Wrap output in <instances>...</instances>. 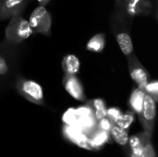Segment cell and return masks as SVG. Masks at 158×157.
<instances>
[{
    "label": "cell",
    "instance_id": "obj_1",
    "mask_svg": "<svg viewBox=\"0 0 158 157\" xmlns=\"http://www.w3.org/2000/svg\"><path fill=\"white\" fill-rule=\"evenodd\" d=\"M33 33L29 21L23 19L19 14L10 18V21L7 24L5 36L8 43L16 44L28 39Z\"/></svg>",
    "mask_w": 158,
    "mask_h": 157
},
{
    "label": "cell",
    "instance_id": "obj_2",
    "mask_svg": "<svg viewBox=\"0 0 158 157\" xmlns=\"http://www.w3.org/2000/svg\"><path fill=\"white\" fill-rule=\"evenodd\" d=\"M16 89L19 93L29 102L44 105V96L42 86L34 81L19 78L16 82Z\"/></svg>",
    "mask_w": 158,
    "mask_h": 157
},
{
    "label": "cell",
    "instance_id": "obj_3",
    "mask_svg": "<svg viewBox=\"0 0 158 157\" xmlns=\"http://www.w3.org/2000/svg\"><path fill=\"white\" fill-rule=\"evenodd\" d=\"M29 24L33 32L41 33L45 36L51 35L52 18L48 10L44 6H40L32 11Z\"/></svg>",
    "mask_w": 158,
    "mask_h": 157
},
{
    "label": "cell",
    "instance_id": "obj_4",
    "mask_svg": "<svg viewBox=\"0 0 158 157\" xmlns=\"http://www.w3.org/2000/svg\"><path fill=\"white\" fill-rule=\"evenodd\" d=\"M156 102L153 99L152 96L145 93L143 109L139 119L143 125V132L152 136L155 121H156Z\"/></svg>",
    "mask_w": 158,
    "mask_h": 157
},
{
    "label": "cell",
    "instance_id": "obj_5",
    "mask_svg": "<svg viewBox=\"0 0 158 157\" xmlns=\"http://www.w3.org/2000/svg\"><path fill=\"white\" fill-rule=\"evenodd\" d=\"M129 71L131 79L137 84L138 88L143 90L145 85L150 80V75L144 67L138 61L137 57L132 54L128 57Z\"/></svg>",
    "mask_w": 158,
    "mask_h": 157
},
{
    "label": "cell",
    "instance_id": "obj_6",
    "mask_svg": "<svg viewBox=\"0 0 158 157\" xmlns=\"http://www.w3.org/2000/svg\"><path fill=\"white\" fill-rule=\"evenodd\" d=\"M63 85L67 93L71 97L81 102L85 101L86 97H85L83 86L81 81L75 75L65 74L63 78Z\"/></svg>",
    "mask_w": 158,
    "mask_h": 157
},
{
    "label": "cell",
    "instance_id": "obj_7",
    "mask_svg": "<svg viewBox=\"0 0 158 157\" xmlns=\"http://www.w3.org/2000/svg\"><path fill=\"white\" fill-rule=\"evenodd\" d=\"M62 133H63L64 138L67 139L69 142L83 149L91 150L89 146V143H88V136L77 127L64 124V127L62 129Z\"/></svg>",
    "mask_w": 158,
    "mask_h": 157
},
{
    "label": "cell",
    "instance_id": "obj_8",
    "mask_svg": "<svg viewBox=\"0 0 158 157\" xmlns=\"http://www.w3.org/2000/svg\"><path fill=\"white\" fill-rule=\"evenodd\" d=\"M25 0H1L0 1V19H9L20 14L25 6Z\"/></svg>",
    "mask_w": 158,
    "mask_h": 157
},
{
    "label": "cell",
    "instance_id": "obj_9",
    "mask_svg": "<svg viewBox=\"0 0 158 157\" xmlns=\"http://www.w3.org/2000/svg\"><path fill=\"white\" fill-rule=\"evenodd\" d=\"M151 9L152 4L150 0H129L126 4L127 13L131 17L148 14Z\"/></svg>",
    "mask_w": 158,
    "mask_h": 157
},
{
    "label": "cell",
    "instance_id": "obj_10",
    "mask_svg": "<svg viewBox=\"0 0 158 157\" xmlns=\"http://www.w3.org/2000/svg\"><path fill=\"white\" fill-rule=\"evenodd\" d=\"M111 137L110 132L105 131L99 129H95L89 136H88V143L91 150H99L105 144L109 143Z\"/></svg>",
    "mask_w": 158,
    "mask_h": 157
},
{
    "label": "cell",
    "instance_id": "obj_11",
    "mask_svg": "<svg viewBox=\"0 0 158 157\" xmlns=\"http://www.w3.org/2000/svg\"><path fill=\"white\" fill-rule=\"evenodd\" d=\"M62 69L65 72V74H69V75H76L81 68V63L79 58L74 56V55H67L64 56L62 63Z\"/></svg>",
    "mask_w": 158,
    "mask_h": 157
},
{
    "label": "cell",
    "instance_id": "obj_12",
    "mask_svg": "<svg viewBox=\"0 0 158 157\" xmlns=\"http://www.w3.org/2000/svg\"><path fill=\"white\" fill-rule=\"evenodd\" d=\"M145 96V92L140 88H137L132 91L131 97H130V106L134 114H137L138 117H140L142 109H143V100Z\"/></svg>",
    "mask_w": 158,
    "mask_h": 157
},
{
    "label": "cell",
    "instance_id": "obj_13",
    "mask_svg": "<svg viewBox=\"0 0 158 157\" xmlns=\"http://www.w3.org/2000/svg\"><path fill=\"white\" fill-rule=\"evenodd\" d=\"M117 41H118L120 50L126 56L129 57L130 56L132 55L133 44H132L131 38L129 33L124 32V31H120L117 33Z\"/></svg>",
    "mask_w": 158,
    "mask_h": 157
},
{
    "label": "cell",
    "instance_id": "obj_14",
    "mask_svg": "<svg viewBox=\"0 0 158 157\" xmlns=\"http://www.w3.org/2000/svg\"><path fill=\"white\" fill-rule=\"evenodd\" d=\"M106 45V37L103 33H98L93 36L88 43H87V50L94 53H100L104 50Z\"/></svg>",
    "mask_w": 158,
    "mask_h": 157
},
{
    "label": "cell",
    "instance_id": "obj_15",
    "mask_svg": "<svg viewBox=\"0 0 158 157\" xmlns=\"http://www.w3.org/2000/svg\"><path fill=\"white\" fill-rule=\"evenodd\" d=\"M110 137L119 145L126 146L129 143V135L126 130H123L116 124L110 130Z\"/></svg>",
    "mask_w": 158,
    "mask_h": 157
},
{
    "label": "cell",
    "instance_id": "obj_16",
    "mask_svg": "<svg viewBox=\"0 0 158 157\" xmlns=\"http://www.w3.org/2000/svg\"><path fill=\"white\" fill-rule=\"evenodd\" d=\"M134 121V113L132 111H128L125 114H121V116L115 121V124L123 130H128L131 125Z\"/></svg>",
    "mask_w": 158,
    "mask_h": 157
},
{
    "label": "cell",
    "instance_id": "obj_17",
    "mask_svg": "<svg viewBox=\"0 0 158 157\" xmlns=\"http://www.w3.org/2000/svg\"><path fill=\"white\" fill-rule=\"evenodd\" d=\"M143 157H156V151L152 143V136L143 132Z\"/></svg>",
    "mask_w": 158,
    "mask_h": 157
},
{
    "label": "cell",
    "instance_id": "obj_18",
    "mask_svg": "<svg viewBox=\"0 0 158 157\" xmlns=\"http://www.w3.org/2000/svg\"><path fill=\"white\" fill-rule=\"evenodd\" d=\"M78 116L76 113V108H69L62 116V121L65 125H70L75 126L78 121Z\"/></svg>",
    "mask_w": 158,
    "mask_h": 157
},
{
    "label": "cell",
    "instance_id": "obj_19",
    "mask_svg": "<svg viewBox=\"0 0 158 157\" xmlns=\"http://www.w3.org/2000/svg\"><path fill=\"white\" fill-rule=\"evenodd\" d=\"M143 91L145 93L149 94L150 96L153 97V99L157 102L158 100V81H148L145 87L143 88Z\"/></svg>",
    "mask_w": 158,
    "mask_h": 157
},
{
    "label": "cell",
    "instance_id": "obj_20",
    "mask_svg": "<svg viewBox=\"0 0 158 157\" xmlns=\"http://www.w3.org/2000/svg\"><path fill=\"white\" fill-rule=\"evenodd\" d=\"M114 125H115V122H113L107 117H105L102 119L97 121V129L105 130V131H108V132H110Z\"/></svg>",
    "mask_w": 158,
    "mask_h": 157
},
{
    "label": "cell",
    "instance_id": "obj_21",
    "mask_svg": "<svg viewBox=\"0 0 158 157\" xmlns=\"http://www.w3.org/2000/svg\"><path fill=\"white\" fill-rule=\"evenodd\" d=\"M76 113L78 118H86V117L94 116V110L88 104L76 108Z\"/></svg>",
    "mask_w": 158,
    "mask_h": 157
},
{
    "label": "cell",
    "instance_id": "obj_22",
    "mask_svg": "<svg viewBox=\"0 0 158 157\" xmlns=\"http://www.w3.org/2000/svg\"><path fill=\"white\" fill-rule=\"evenodd\" d=\"M121 114H122L121 110L118 107H110L106 109V117L109 119H111L113 122H115L121 116Z\"/></svg>",
    "mask_w": 158,
    "mask_h": 157
},
{
    "label": "cell",
    "instance_id": "obj_23",
    "mask_svg": "<svg viewBox=\"0 0 158 157\" xmlns=\"http://www.w3.org/2000/svg\"><path fill=\"white\" fill-rule=\"evenodd\" d=\"M87 104L93 108V110H97V109H101V108H106V103L103 99L101 98H96L91 101H88Z\"/></svg>",
    "mask_w": 158,
    "mask_h": 157
},
{
    "label": "cell",
    "instance_id": "obj_24",
    "mask_svg": "<svg viewBox=\"0 0 158 157\" xmlns=\"http://www.w3.org/2000/svg\"><path fill=\"white\" fill-rule=\"evenodd\" d=\"M8 69H9V67H8L6 59L3 56L0 55V76L6 74L8 72Z\"/></svg>",
    "mask_w": 158,
    "mask_h": 157
},
{
    "label": "cell",
    "instance_id": "obj_25",
    "mask_svg": "<svg viewBox=\"0 0 158 157\" xmlns=\"http://www.w3.org/2000/svg\"><path fill=\"white\" fill-rule=\"evenodd\" d=\"M37 1H38V3H39L41 6H44L45 5H47V4L49 3L51 0H37Z\"/></svg>",
    "mask_w": 158,
    "mask_h": 157
},
{
    "label": "cell",
    "instance_id": "obj_26",
    "mask_svg": "<svg viewBox=\"0 0 158 157\" xmlns=\"http://www.w3.org/2000/svg\"><path fill=\"white\" fill-rule=\"evenodd\" d=\"M115 1H116V4H117V6H118V5L121 3V1H120V0H115Z\"/></svg>",
    "mask_w": 158,
    "mask_h": 157
},
{
    "label": "cell",
    "instance_id": "obj_27",
    "mask_svg": "<svg viewBox=\"0 0 158 157\" xmlns=\"http://www.w3.org/2000/svg\"><path fill=\"white\" fill-rule=\"evenodd\" d=\"M128 1H129V0H123V3H124V4H125V5H126V4H127V2H128Z\"/></svg>",
    "mask_w": 158,
    "mask_h": 157
},
{
    "label": "cell",
    "instance_id": "obj_28",
    "mask_svg": "<svg viewBox=\"0 0 158 157\" xmlns=\"http://www.w3.org/2000/svg\"><path fill=\"white\" fill-rule=\"evenodd\" d=\"M0 1H1V0H0Z\"/></svg>",
    "mask_w": 158,
    "mask_h": 157
}]
</instances>
